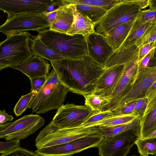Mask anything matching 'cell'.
<instances>
[{
    "mask_svg": "<svg viewBox=\"0 0 156 156\" xmlns=\"http://www.w3.org/2000/svg\"><path fill=\"white\" fill-rule=\"evenodd\" d=\"M61 83L70 91L83 96L93 93L106 69L88 55L50 61Z\"/></svg>",
    "mask_w": 156,
    "mask_h": 156,
    "instance_id": "obj_1",
    "label": "cell"
},
{
    "mask_svg": "<svg viewBox=\"0 0 156 156\" xmlns=\"http://www.w3.org/2000/svg\"><path fill=\"white\" fill-rule=\"evenodd\" d=\"M37 35L46 45L65 58L75 59L87 55L86 37L82 35H70L48 29Z\"/></svg>",
    "mask_w": 156,
    "mask_h": 156,
    "instance_id": "obj_2",
    "label": "cell"
},
{
    "mask_svg": "<svg viewBox=\"0 0 156 156\" xmlns=\"http://www.w3.org/2000/svg\"><path fill=\"white\" fill-rule=\"evenodd\" d=\"M69 90L59 80L53 69L47 76V80L42 88L30 102L28 108L38 114H44L58 109L63 104Z\"/></svg>",
    "mask_w": 156,
    "mask_h": 156,
    "instance_id": "obj_3",
    "label": "cell"
},
{
    "mask_svg": "<svg viewBox=\"0 0 156 156\" xmlns=\"http://www.w3.org/2000/svg\"><path fill=\"white\" fill-rule=\"evenodd\" d=\"M149 0H122L95 25V32L104 35L113 28L135 20L139 12L149 6Z\"/></svg>",
    "mask_w": 156,
    "mask_h": 156,
    "instance_id": "obj_4",
    "label": "cell"
},
{
    "mask_svg": "<svg viewBox=\"0 0 156 156\" xmlns=\"http://www.w3.org/2000/svg\"><path fill=\"white\" fill-rule=\"evenodd\" d=\"M31 34L24 32L7 36L0 44V70L17 65L33 55L30 49Z\"/></svg>",
    "mask_w": 156,
    "mask_h": 156,
    "instance_id": "obj_5",
    "label": "cell"
},
{
    "mask_svg": "<svg viewBox=\"0 0 156 156\" xmlns=\"http://www.w3.org/2000/svg\"><path fill=\"white\" fill-rule=\"evenodd\" d=\"M99 131V128L95 126L61 128L51 121L40 131L35 140V145L37 149H41L67 143Z\"/></svg>",
    "mask_w": 156,
    "mask_h": 156,
    "instance_id": "obj_6",
    "label": "cell"
},
{
    "mask_svg": "<svg viewBox=\"0 0 156 156\" xmlns=\"http://www.w3.org/2000/svg\"><path fill=\"white\" fill-rule=\"evenodd\" d=\"M50 25L44 13H23L7 18L0 32L7 37L30 30L39 33L49 29Z\"/></svg>",
    "mask_w": 156,
    "mask_h": 156,
    "instance_id": "obj_7",
    "label": "cell"
},
{
    "mask_svg": "<svg viewBox=\"0 0 156 156\" xmlns=\"http://www.w3.org/2000/svg\"><path fill=\"white\" fill-rule=\"evenodd\" d=\"M104 138L102 134L96 133L65 144L37 149L35 151L42 156H72L87 149L97 147Z\"/></svg>",
    "mask_w": 156,
    "mask_h": 156,
    "instance_id": "obj_8",
    "label": "cell"
},
{
    "mask_svg": "<svg viewBox=\"0 0 156 156\" xmlns=\"http://www.w3.org/2000/svg\"><path fill=\"white\" fill-rule=\"evenodd\" d=\"M95 112L86 105L63 104L57 110L51 121L61 128H71L82 126Z\"/></svg>",
    "mask_w": 156,
    "mask_h": 156,
    "instance_id": "obj_9",
    "label": "cell"
},
{
    "mask_svg": "<svg viewBox=\"0 0 156 156\" xmlns=\"http://www.w3.org/2000/svg\"><path fill=\"white\" fill-rule=\"evenodd\" d=\"M138 136L137 129L104 138L98 146L99 156H126Z\"/></svg>",
    "mask_w": 156,
    "mask_h": 156,
    "instance_id": "obj_10",
    "label": "cell"
},
{
    "mask_svg": "<svg viewBox=\"0 0 156 156\" xmlns=\"http://www.w3.org/2000/svg\"><path fill=\"white\" fill-rule=\"evenodd\" d=\"M44 123V119L40 115L31 114L24 115L0 131V138L7 141L24 139L42 127Z\"/></svg>",
    "mask_w": 156,
    "mask_h": 156,
    "instance_id": "obj_11",
    "label": "cell"
},
{
    "mask_svg": "<svg viewBox=\"0 0 156 156\" xmlns=\"http://www.w3.org/2000/svg\"><path fill=\"white\" fill-rule=\"evenodd\" d=\"M62 3V0H0V9L9 18L23 13H44L50 7Z\"/></svg>",
    "mask_w": 156,
    "mask_h": 156,
    "instance_id": "obj_12",
    "label": "cell"
},
{
    "mask_svg": "<svg viewBox=\"0 0 156 156\" xmlns=\"http://www.w3.org/2000/svg\"><path fill=\"white\" fill-rule=\"evenodd\" d=\"M138 54L126 63L123 73L114 89L107 98L109 103L103 111H113L120 100L129 91L136 79L139 73Z\"/></svg>",
    "mask_w": 156,
    "mask_h": 156,
    "instance_id": "obj_13",
    "label": "cell"
},
{
    "mask_svg": "<svg viewBox=\"0 0 156 156\" xmlns=\"http://www.w3.org/2000/svg\"><path fill=\"white\" fill-rule=\"evenodd\" d=\"M156 81V66L147 67L142 69L139 72L136 79L129 91L120 100L115 109L143 98L148 89Z\"/></svg>",
    "mask_w": 156,
    "mask_h": 156,
    "instance_id": "obj_14",
    "label": "cell"
},
{
    "mask_svg": "<svg viewBox=\"0 0 156 156\" xmlns=\"http://www.w3.org/2000/svg\"><path fill=\"white\" fill-rule=\"evenodd\" d=\"M87 55L105 68L106 63L114 52L103 35L95 32L85 37Z\"/></svg>",
    "mask_w": 156,
    "mask_h": 156,
    "instance_id": "obj_15",
    "label": "cell"
},
{
    "mask_svg": "<svg viewBox=\"0 0 156 156\" xmlns=\"http://www.w3.org/2000/svg\"><path fill=\"white\" fill-rule=\"evenodd\" d=\"M125 64L115 66L106 69L100 77L93 93L106 98L108 97L117 84Z\"/></svg>",
    "mask_w": 156,
    "mask_h": 156,
    "instance_id": "obj_16",
    "label": "cell"
},
{
    "mask_svg": "<svg viewBox=\"0 0 156 156\" xmlns=\"http://www.w3.org/2000/svg\"><path fill=\"white\" fill-rule=\"evenodd\" d=\"M50 65L45 59L34 55L23 63L10 68L21 71L30 79L47 76L49 73Z\"/></svg>",
    "mask_w": 156,
    "mask_h": 156,
    "instance_id": "obj_17",
    "label": "cell"
},
{
    "mask_svg": "<svg viewBox=\"0 0 156 156\" xmlns=\"http://www.w3.org/2000/svg\"><path fill=\"white\" fill-rule=\"evenodd\" d=\"M60 5L59 12L49 29L55 32L68 34L73 21L74 16L71 4L63 3Z\"/></svg>",
    "mask_w": 156,
    "mask_h": 156,
    "instance_id": "obj_18",
    "label": "cell"
},
{
    "mask_svg": "<svg viewBox=\"0 0 156 156\" xmlns=\"http://www.w3.org/2000/svg\"><path fill=\"white\" fill-rule=\"evenodd\" d=\"M134 21H129L115 27L103 35L114 52L119 48L126 38Z\"/></svg>",
    "mask_w": 156,
    "mask_h": 156,
    "instance_id": "obj_19",
    "label": "cell"
},
{
    "mask_svg": "<svg viewBox=\"0 0 156 156\" xmlns=\"http://www.w3.org/2000/svg\"><path fill=\"white\" fill-rule=\"evenodd\" d=\"M71 5L74 19L71 29L68 34L70 35L78 34L86 37L95 32V25L87 17L79 13L76 10L75 5Z\"/></svg>",
    "mask_w": 156,
    "mask_h": 156,
    "instance_id": "obj_20",
    "label": "cell"
},
{
    "mask_svg": "<svg viewBox=\"0 0 156 156\" xmlns=\"http://www.w3.org/2000/svg\"><path fill=\"white\" fill-rule=\"evenodd\" d=\"M30 49L33 55L40 57L50 62L65 58L46 45L38 35L31 38Z\"/></svg>",
    "mask_w": 156,
    "mask_h": 156,
    "instance_id": "obj_21",
    "label": "cell"
},
{
    "mask_svg": "<svg viewBox=\"0 0 156 156\" xmlns=\"http://www.w3.org/2000/svg\"><path fill=\"white\" fill-rule=\"evenodd\" d=\"M139 138H145L156 130V103L145 116L140 117L137 129Z\"/></svg>",
    "mask_w": 156,
    "mask_h": 156,
    "instance_id": "obj_22",
    "label": "cell"
},
{
    "mask_svg": "<svg viewBox=\"0 0 156 156\" xmlns=\"http://www.w3.org/2000/svg\"><path fill=\"white\" fill-rule=\"evenodd\" d=\"M138 48L135 45L114 52L108 60L105 68L125 64L132 60L138 54Z\"/></svg>",
    "mask_w": 156,
    "mask_h": 156,
    "instance_id": "obj_23",
    "label": "cell"
},
{
    "mask_svg": "<svg viewBox=\"0 0 156 156\" xmlns=\"http://www.w3.org/2000/svg\"><path fill=\"white\" fill-rule=\"evenodd\" d=\"M75 5L77 11L94 25L101 20L107 12L103 9L94 5L85 4Z\"/></svg>",
    "mask_w": 156,
    "mask_h": 156,
    "instance_id": "obj_24",
    "label": "cell"
},
{
    "mask_svg": "<svg viewBox=\"0 0 156 156\" xmlns=\"http://www.w3.org/2000/svg\"><path fill=\"white\" fill-rule=\"evenodd\" d=\"M140 117L129 122L116 126L105 127L100 126L98 133L104 137L113 136L126 131L137 129L140 123Z\"/></svg>",
    "mask_w": 156,
    "mask_h": 156,
    "instance_id": "obj_25",
    "label": "cell"
},
{
    "mask_svg": "<svg viewBox=\"0 0 156 156\" xmlns=\"http://www.w3.org/2000/svg\"><path fill=\"white\" fill-rule=\"evenodd\" d=\"M154 24H155L147 23L136 27L132 26L126 38L116 51H119L135 45L137 40Z\"/></svg>",
    "mask_w": 156,
    "mask_h": 156,
    "instance_id": "obj_26",
    "label": "cell"
},
{
    "mask_svg": "<svg viewBox=\"0 0 156 156\" xmlns=\"http://www.w3.org/2000/svg\"><path fill=\"white\" fill-rule=\"evenodd\" d=\"M85 105L96 113L103 111L104 108L109 103L108 98L94 93L84 95Z\"/></svg>",
    "mask_w": 156,
    "mask_h": 156,
    "instance_id": "obj_27",
    "label": "cell"
},
{
    "mask_svg": "<svg viewBox=\"0 0 156 156\" xmlns=\"http://www.w3.org/2000/svg\"><path fill=\"white\" fill-rule=\"evenodd\" d=\"M135 144L141 156H148L156 153V137L141 139L138 138Z\"/></svg>",
    "mask_w": 156,
    "mask_h": 156,
    "instance_id": "obj_28",
    "label": "cell"
},
{
    "mask_svg": "<svg viewBox=\"0 0 156 156\" xmlns=\"http://www.w3.org/2000/svg\"><path fill=\"white\" fill-rule=\"evenodd\" d=\"M147 23L156 24V11L149 9L141 10L136 16L132 27H136Z\"/></svg>",
    "mask_w": 156,
    "mask_h": 156,
    "instance_id": "obj_29",
    "label": "cell"
},
{
    "mask_svg": "<svg viewBox=\"0 0 156 156\" xmlns=\"http://www.w3.org/2000/svg\"><path fill=\"white\" fill-rule=\"evenodd\" d=\"M37 93V91H31L28 94L21 97L14 108V112L17 117L20 115L28 108L30 102Z\"/></svg>",
    "mask_w": 156,
    "mask_h": 156,
    "instance_id": "obj_30",
    "label": "cell"
},
{
    "mask_svg": "<svg viewBox=\"0 0 156 156\" xmlns=\"http://www.w3.org/2000/svg\"><path fill=\"white\" fill-rule=\"evenodd\" d=\"M156 41V24L147 30L136 42L135 45L138 48L146 44Z\"/></svg>",
    "mask_w": 156,
    "mask_h": 156,
    "instance_id": "obj_31",
    "label": "cell"
},
{
    "mask_svg": "<svg viewBox=\"0 0 156 156\" xmlns=\"http://www.w3.org/2000/svg\"><path fill=\"white\" fill-rule=\"evenodd\" d=\"M20 140L15 139L6 142H0V153L3 154L20 147Z\"/></svg>",
    "mask_w": 156,
    "mask_h": 156,
    "instance_id": "obj_32",
    "label": "cell"
},
{
    "mask_svg": "<svg viewBox=\"0 0 156 156\" xmlns=\"http://www.w3.org/2000/svg\"><path fill=\"white\" fill-rule=\"evenodd\" d=\"M0 156H42L35 151L29 150L19 147L7 153L1 154Z\"/></svg>",
    "mask_w": 156,
    "mask_h": 156,
    "instance_id": "obj_33",
    "label": "cell"
},
{
    "mask_svg": "<svg viewBox=\"0 0 156 156\" xmlns=\"http://www.w3.org/2000/svg\"><path fill=\"white\" fill-rule=\"evenodd\" d=\"M113 115V112L109 110L98 113L95 112L86 121L83 125L97 122Z\"/></svg>",
    "mask_w": 156,
    "mask_h": 156,
    "instance_id": "obj_34",
    "label": "cell"
},
{
    "mask_svg": "<svg viewBox=\"0 0 156 156\" xmlns=\"http://www.w3.org/2000/svg\"><path fill=\"white\" fill-rule=\"evenodd\" d=\"M121 2L122 0H94V5L101 7L107 12Z\"/></svg>",
    "mask_w": 156,
    "mask_h": 156,
    "instance_id": "obj_35",
    "label": "cell"
},
{
    "mask_svg": "<svg viewBox=\"0 0 156 156\" xmlns=\"http://www.w3.org/2000/svg\"><path fill=\"white\" fill-rule=\"evenodd\" d=\"M156 47V41L144 44L138 48V58L140 62L152 49Z\"/></svg>",
    "mask_w": 156,
    "mask_h": 156,
    "instance_id": "obj_36",
    "label": "cell"
},
{
    "mask_svg": "<svg viewBox=\"0 0 156 156\" xmlns=\"http://www.w3.org/2000/svg\"><path fill=\"white\" fill-rule=\"evenodd\" d=\"M30 79L31 85V91H36L38 93L45 83L47 76L36 77Z\"/></svg>",
    "mask_w": 156,
    "mask_h": 156,
    "instance_id": "obj_37",
    "label": "cell"
},
{
    "mask_svg": "<svg viewBox=\"0 0 156 156\" xmlns=\"http://www.w3.org/2000/svg\"><path fill=\"white\" fill-rule=\"evenodd\" d=\"M134 112H138L141 116L145 110L147 103V99L145 98H140L136 101Z\"/></svg>",
    "mask_w": 156,
    "mask_h": 156,
    "instance_id": "obj_38",
    "label": "cell"
},
{
    "mask_svg": "<svg viewBox=\"0 0 156 156\" xmlns=\"http://www.w3.org/2000/svg\"><path fill=\"white\" fill-rule=\"evenodd\" d=\"M154 49L151 51L140 62H138L140 72L144 68L148 67L149 62L153 57Z\"/></svg>",
    "mask_w": 156,
    "mask_h": 156,
    "instance_id": "obj_39",
    "label": "cell"
},
{
    "mask_svg": "<svg viewBox=\"0 0 156 156\" xmlns=\"http://www.w3.org/2000/svg\"><path fill=\"white\" fill-rule=\"evenodd\" d=\"M62 2L67 4H85L94 5V0H62Z\"/></svg>",
    "mask_w": 156,
    "mask_h": 156,
    "instance_id": "obj_40",
    "label": "cell"
},
{
    "mask_svg": "<svg viewBox=\"0 0 156 156\" xmlns=\"http://www.w3.org/2000/svg\"><path fill=\"white\" fill-rule=\"evenodd\" d=\"M59 10L60 5L58 6V8L52 11L47 12L44 13L50 25L55 20Z\"/></svg>",
    "mask_w": 156,
    "mask_h": 156,
    "instance_id": "obj_41",
    "label": "cell"
},
{
    "mask_svg": "<svg viewBox=\"0 0 156 156\" xmlns=\"http://www.w3.org/2000/svg\"><path fill=\"white\" fill-rule=\"evenodd\" d=\"M13 119L12 116L9 115L4 110L0 111V126H1L8 121H12Z\"/></svg>",
    "mask_w": 156,
    "mask_h": 156,
    "instance_id": "obj_42",
    "label": "cell"
},
{
    "mask_svg": "<svg viewBox=\"0 0 156 156\" xmlns=\"http://www.w3.org/2000/svg\"><path fill=\"white\" fill-rule=\"evenodd\" d=\"M155 66H156V47L154 49L153 57L149 62L148 67Z\"/></svg>",
    "mask_w": 156,
    "mask_h": 156,
    "instance_id": "obj_43",
    "label": "cell"
},
{
    "mask_svg": "<svg viewBox=\"0 0 156 156\" xmlns=\"http://www.w3.org/2000/svg\"><path fill=\"white\" fill-rule=\"evenodd\" d=\"M148 9L156 11V0H149Z\"/></svg>",
    "mask_w": 156,
    "mask_h": 156,
    "instance_id": "obj_44",
    "label": "cell"
},
{
    "mask_svg": "<svg viewBox=\"0 0 156 156\" xmlns=\"http://www.w3.org/2000/svg\"><path fill=\"white\" fill-rule=\"evenodd\" d=\"M156 137V130L150 135L146 138H151Z\"/></svg>",
    "mask_w": 156,
    "mask_h": 156,
    "instance_id": "obj_45",
    "label": "cell"
},
{
    "mask_svg": "<svg viewBox=\"0 0 156 156\" xmlns=\"http://www.w3.org/2000/svg\"><path fill=\"white\" fill-rule=\"evenodd\" d=\"M154 155L156 156V153L154 154Z\"/></svg>",
    "mask_w": 156,
    "mask_h": 156,
    "instance_id": "obj_46",
    "label": "cell"
},
{
    "mask_svg": "<svg viewBox=\"0 0 156 156\" xmlns=\"http://www.w3.org/2000/svg\"><path fill=\"white\" fill-rule=\"evenodd\" d=\"M135 156V155H133V156Z\"/></svg>",
    "mask_w": 156,
    "mask_h": 156,
    "instance_id": "obj_47",
    "label": "cell"
}]
</instances>
